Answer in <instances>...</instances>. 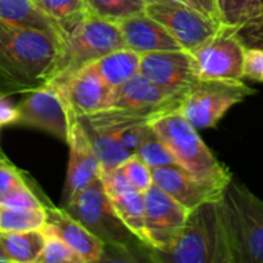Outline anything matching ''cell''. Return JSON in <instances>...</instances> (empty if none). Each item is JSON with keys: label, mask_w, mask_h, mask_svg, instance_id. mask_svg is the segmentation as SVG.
<instances>
[{"label": "cell", "mask_w": 263, "mask_h": 263, "mask_svg": "<svg viewBox=\"0 0 263 263\" xmlns=\"http://www.w3.org/2000/svg\"><path fill=\"white\" fill-rule=\"evenodd\" d=\"M220 22L247 46H263V0H217Z\"/></svg>", "instance_id": "ffe728a7"}, {"label": "cell", "mask_w": 263, "mask_h": 263, "mask_svg": "<svg viewBox=\"0 0 263 263\" xmlns=\"http://www.w3.org/2000/svg\"><path fill=\"white\" fill-rule=\"evenodd\" d=\"M126 48L139 54L156 51H177L183 49L180 43L146 12L134 14L117 22Z\"/></svg>", "instance_id": "d6986e66"}, {"label": "cell", "mask_w": 263, "mask_h": 263, "mask_svg": "<svg viewBox=\"0 0 263 263\" xmlns=\"http://www.w3.org/2000/svg\"><path fill=\"white\" fill-rule=\"evenodd\" d=\"M34 2H37V0H34Z\"/></svg>", "instance_id": "8d00e7d4"}, {"label": "cell", "mask_w": 263, "mask_h": 263, "mask_svg": "<svg viewBox=\"0 0 263 263\" xmlns=\"http://www.w3.org/2000/svg\"><path fill=\"white\" fill-rule=\"evenodd\" d=\"M86 12L109 22L145 12L146 0H85Z\"/></svg>", "instance_id": "4316f807"}, {"label": "cell", "mask_w": 263, "mask_h": 263, "mask_svg": "<svg viewBox=\"0 0 263 263\" xmlns=\"http://www.w3.org/2000/svg\"><path fill=\"white\" fill-rule=\"evenodd\" d=\"M149 123H134V125H126V126H122L116 131H111L114 133L120 143L125 146V149L133 156L137 153L145 134H146V129H148Z\"/></svg>", "instance_id": "1f68e13d"}, {"label": "cell", "mask_w": 263, "mask_h": 263, "mask_svg": "<svg viewBox=\"0 0 263 263\" xmlns=\"http://www.w3.org/2000/svg\"><path fill=\"white\" fill-rule=\"evenodd\" d=\"M45 233V231H43ZM45 247L37 263H83V260L60 237L45 233Z\"/></svg>", "instance_id": "f1b7e54d"}, {"label": "cell", "mask_w": 263, "mask_h": 263, "mask_svg": "<svg viewBox=\"0 0 263 263\" xmlns=\"http://www.w3.org/2000/svg\"><path fill=\"white\" fill-rule=\"evenodd\" d=\"M63 40L0 22V96L48 85L59 71Z\"/></svg>", "instance_id": "6da1fadb"}, {"label": "cell", "mask_w": 263, "mask_h": 263, "mask_svg": "<svg viewBox=\"0 0 263 263\" xmlns=\"http://www.w3.org/2000/svg\"><path fill=\"white\" fill-rule=\"evenodd\" d=\"M35 3L55 20L65 39L88 14L85 0H37Z\"/></svg>", "instance_id": "d4e9b609"}, {"label": "cell", "mask_w": 263, "mask_h": 263, "mask_svg": "<svg viewBox=\"0 0 263 263\" xmlns=\"http://www.w3.org/2000/svg\"><path fill=\"white\" fill-rule=\"evenodd\" d=\"M153 182L188 211L205 202L220 200L227 188L225 185L202 180L177 163L153 170Z\"/></svg>", "instance_id": "2e32d148"}, {"label": "cell", "mask_w": 263, "mask_h": 263, "mask_svg": "<svg viewBox=\"0 0 263 263\" xmlns=\"http://www.w3.org/2000/svg\"><path fill=\"white\" fill-rule=\"evenodd\" d=\"M234 263H263V200L234 177L222 196Z\"/></svg>", "instance_id": "277c9868"}, {"label": "cell", "mask_w": 263, "mask_h": 263, "mask_svg": "<svg viewBox=\"0 0 263 263\" xmlns=\"http://www.w3.org/2000/svg\"><path fill=\"white\" fill-rule=\"evenodd\" d=\"M66 143L69 146V162L63 191L65 205L79 196L96 179H99L102 173L89 137L82 125V120L77 117H72Z\"/></svg>", "instance_id": "9a60e30c"}, {"label": "cell", "mask_w": 263, "mask_h": 263, "mask_svg": "<svg viewBox=\"0 0 263 263\" xmlns=\"http://www.w3.org/2000/svg\"><path fill=\"white\" fill-rule=\"evenodd\" d=\"M151 126L165 142L176 159V163L190 174L225 186L230 183L233 179L231 171L219 162L199 136V129H196L177 109L154 119Z\"/></svg>", "instance_id": "3957f363"}, {"label": "cell", "mask_w": 263, "mask_h": 263, "mask_svg": "<svg viewBox=\"0 0 263 263\" xmlns=\"http://www.w3.org/2000/svg\"><path fill=\"white\" fill-rule=\"evenodd\" d=\"M176 2H180V3H185L197 11H200L202 14L208 15L210 18L220 22V12H219V5H217V0H176Z\"/></svg>", "instance_id": "e575fe53"}, {"label": "cell", "mask_w": 263, "mask_h": 263, "mask_svg": "<svg viewBox=\"0 0 263 263\" xmlns=\"http://www.w3.org/2000/svg\"><path fill=\"white\" fill-rule=\"evenodd\" d=\"M151 170L162 168L166 165L176 163V159L173 157L171 151L165 145V142L159 137V134L153 129L151 123L146 129V134L136 153Z\"/></svg>", "instance_id": "83f0119b"}, {"label": "cell", "mask_w": 263, "mask_h": 263, "mask_svg": "<svg viewBox=\"0 0 263 263\" xmlns=\"http://www.w3.org/2000/svg\"><path fill=\"white\" fill-rule=\"evenodd\" d=\"M17 109V123L42 129L63 142L68 140L74 116L71 114L63 94L55 86L48 83L23 92V99L18 102Z\"/></svg>", "instance_id": "30bf717a"}, {"label": "cell", "mask_w": 263, "mask_h": 263, "mask_svg": "<svg viewBox=\"0 0 263 263\" xmlns=\"http://www.w3.org/2000/svg\"><path fill=\"white\" fill-rule=\"evenodd\" d=\"M220 200L205 202L193 208L176 240L166 250H149V260L159 263H234Z\"/></svg>", "instance_id": "7a4b0ae2"}, {"label": "cell", "mask_w": 263, "mask_h": 263, "mask_svg": "<svg viewBox=\"0 0 263 263\" xmlns=\"http://www.w3.org/2000/svg\"><path fill=\"white\" fill-rule=\"evenodd\" d=\"M188 210L153 183L145 191V234L149 250H166L179 236Z\"/></svg>", "instance_id": "7c38bea8"}, {"label": "cell", "mask_w": 263, "mask_h": 263, "mask_svg": "<svg viewBox=\"0 0 263 263\" xmlns=\"http://www.w3.org/2000/svg\"><path fill=\"white\" fill-rule=\"evenodd\" d=\"M46 225L45 208H8L0 205V233L43 230Z\"/></svg>", "instance_id": "484cf974"}, {"label": "cell", "mask_w": 263, "mask_h": 263, "mask_svg": "<svg viewBox=\"0 0 263 263\" xmlns=\"http://www.w3.org/2000/svg\"><path fill=\"white\" fill-rule=\"evenodd\" d=\"M123 46L125 42L116 22L86 14L65 39L59 71L52 80L66 77Z\"/></svg>", "instance_id": "8992f818"}, {"label": "cell", "mask_w": 263, "mask_h": 263, "mask_svg": "<svg viewBox=\"0 0 263 263\" xmlns=\"http://www.w3.org/2000/svg\"><path fill=\"white\" fill-rule=\"evenodd\" d=\"M65 97L71 114L77 119L96 114L111 106L114 88H111L99 74L94 63L49 82Z\"/></svg>", "instance_id": "8fae6325"}, {"label": "cell", "mask_w": 263, "mask_h": 263, "mask_svg": "<svg viewBox=\"0 0 263 263\" xmlns=\"http://www.w3.org/2000/svg\"><path fill=\"white\" fill-rule=\"evenodd\" d=\"M0 205L8 208H45V205L35 197V194L28 188V185L17 186L0 197Z\"/></svg>", "instance_id": "4dcf8cb0"}, {"label": "cell", "mask_w": 263, "mask_h": 263, "mask_svg": "<svg viewBox=\"0 0 263 263\" xmlns=\"http://www.w3.org/2000/svg\"><path fill=\"white\" fill-rule=\"evenodd\" d=\"M140 55L142 54L133 51L131 48L123 46L100 57L94 62V66L102 79L116 89L140 72Z\"/></svg>", "instance_id": "7402d4cb"}, {"label": "cell", "mask_w": 263, "mask_h": 263, "mask_svg": "<svg viewBox=\"0 0 263 263\" xmlns=\"http://www.w3.org/2000/svg\"><path fill=\"white\" fill-rule=\"evenodd\" d=\"M65 210H68L72 217L80 220L105 243H109L123 253H128L136 245L146 248L116 214L100 177L66 203Z\"/></svg>", "instance_id": "52a82bcc"}, {"label": "cell", "mask_w": 263, "mask_h": 263, "mask_svg": "<svg viewBox=\"0 0 263 263\" xmlns=\"http://www.w3.org/2000/svg\"><path fill=\"white\" fill-rule=\"evenodd\" d=\"M122 173L126 179L142 193H145L149 186H153V170L137 156L133 154L120 165Z\"/></svg>", "instance_id": "f546056e"}, {"label": "cell", "mask_w": 263, "mask_h": 263, "mask_svg": "<svg viewBox=\"0 0 263 263\" xmlns=\"http://www.w3.org/2000/svg\"><path fill=\"white\" fill-rule=\"evenodd\" d=\"M254 92L243 80L197 79L183 94L177 111L196 129H210L234 105L243 102Z\"/></svg>", "instance_id": "5b68a950"}, {"label": "cell", "mask_w": 263, "mask_h": 263, "mask_svg": "<svg viewBox=\"0 0 263 263\" xmlns=\"http://www.w3.org/2000/svg\"><path fill=\"white\" fill-rule=\"evenodd\" d=\"M22 185L26 183L20 171L14 165L8 163L6 160H0V197Z\"/></svg>", "instance_id": "836d02e7"}, {"label": "cell", "mask_w": 263, "mask_h": 263, "mask_svg": "<svg viewBox=\"0 0 263 263\" xmlns=\"http://www.w3.org/2000/svg\"><path fill=\"white\" fill-rule=\"evenodd\" d=\"M43 230L0 233V248L12 263H37L45 247Z\"/></svg>", "instance_id": "603a6c76"}, {"label": "cell", "mask_w": 263, "mask_h": 263, "mask_svg": "<svg viewBox=\"0 0 263 263\" xmlns=\"http://www.w3.org/2000/svg\"><path fill=\"white\" fill-rule=\"evenodd\" d=\"M82 125H83V128L89 137V142L94 148V153L99 159L102 173L119 168L126 159L131 157V154L125 149V146L120 143L119 137L114 133L92 128V126L86 125L83 120H82Z\"/></svg>", "instance_id": "cb8c5ba5"}, {"label": "cell", "mask_w": 263, "mask_h": 263, "mask_svg": "<svg viewBox=\"0 0 263 263\" xmlns=\"http://www.w3.org/2000/svg\"><path fill=\"white\" fill-rule=\"evenodd\" d=\"M145 12L163 25L188 52L202 46L223 28L200 11L176 0H146Z\"/></svg>", "instance_id": "ba28073f"}, {"label": "cell", "mask_w": 263, "mask_h": 263, "mask_svg": "<svg viewBox=\"0 0 263 263\" xmlns=\"http://www.w3.org/2000/svg\"><path fill=\"white\" fill-rule=\"evenodd\" d=\"M247 45L240 35L223 26L214 37L191 51L197 79L243 80Z\"/></svg>", "instance_id": "9c48e42d"}, {"label": "cell", "mask_w": 263, "mask_h": 263, "mask_svg": "<svg viewBox=\"0 0 263 263\" xmlns=\"http://www.w3.org/2000/svg\"><path fill=\"white\" fill-rule=\"evenodd\" d=\"M43 231L60 237L83 263L100 262L105 256L106 243L80 220L72 217L68 210L46 206V225Z\"/></svg>", "instance_id": "ac0fdd59"}, {"label": "cell", "mask_w": 263, "mask_h": 263, "mask_svg": "<svg viewBox=\"0 0 263 263\" xmlns=\"http://www.w3.org/2000/svg\"><path fill=\"white\" fill-rule=\"evenodd\" d=\"M182 97L170 94L139 72L114 89L109 108L131 111L153 122L166 112L179 109Z\"/></svg>", "instance_id": "4fadbf2b"}, {"label": "cell", "mask_w": 263, "mask_h": 263, "mask_svg": "<svg viewBox=\"0 0 263 263\" xmlns=\"http://www.w3.org/2000/svg\"><path fill=\"white\" fill-rule=\"evenodd\" d=\"M243 79L263 83V46H247Z\"/></svg>", "instance_id": "d6a6232c"}, {"label": "cell", "mask_w": 263, "mask_h": 263, "mask_svg": "<svg viewBox=\"0 0 263 263\" xmlns=\"http://www.w3.org/2000/svg\"><path fill=\"white\" fill-rule=\"evenodd\" d=\"M0 22L37 29L65 42L60 26L34 0H0Z\"/></svg>", "instance_id": "44dd1931"}, {"label": "cell", "mask_w": 263, "mask_h": 263, "mask_svg": "<svg viewBox=\"0 0 263 263\" xmlns=\"http://www.w3.org/2000/svg\"><path fill=\"white\" fill-rule=\"evenodd\" d=\"M17 119H18L17 105H12V102L6 96H0V128L5 125L17 123Z\"/></svg>", "instance_id": "d590c367"}, {"label": "cell", "mask_w": 263, "mask_h": 263, "mask_svg": "<svg viewBox=\"0 0 263 263\" xmlns=\"http://www.w3.org/2000/svg\"><path fill=\"white\" fill-rule=\"evenodd\" d=\"M100 179L119 219L148 248L145 234V193L139 191L126 179L120 166L100 173Z\"/></svg>", "instance_id": "e0dca14e"}, {"label": "cell", "mask_w": 263, "mask_h": 263, "mask_svg": "<svg viewBox=\"0 0 263 263\" xmlns=\"http://www.w3.org/2000/svg\"><path fill=\"white\" fill-rule=\"evenodd\" d=\"M140 74L170 94L177 96H183L197 80L193 55L185 49L142 54Z\"/></svg>", "instance_id": "5bb4252c"}]
</instances>
